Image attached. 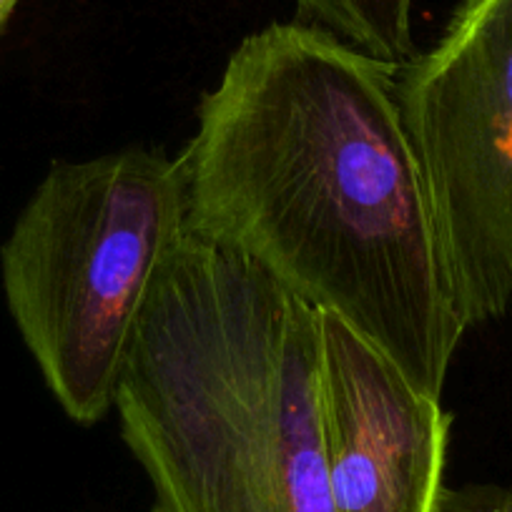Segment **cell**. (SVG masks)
<instances>
[{"label": "cell", "mask_w": 512, "mask_h": 512, "mask_svg": "<svg viewBox=\"0 0 512 512\" xmlns=\"http://www.w3.org/2000/svg\"><path fill=\"white\" fill-rule=\"evenodd\" d=\"M435 512H512V490L500 485L445 487Z\"/></svg>", "instance_id": "7"}, {"label": "cell", "mask_w": 512, "mask_h": 512, "mask_svg": "<svg viewBox=\"0 0 512 512\" xmlns=\"http://www.w3.org/2000/svg\"><path fill=\"white\" fill-rule=\"evenodd\" d=\"M189 231L179 156L123 149L56 161L0 249L11 317L76 425L116 402L156 277Z\"/></svg>", "instance_id": "3"}, {"label": "cell", "mask_w": 512, "mask_h": 512, "mask_svg": "<svg viewBox=\"0 0 512 512\" xmlns=\"http://www.w3.org/2000/svg\"><path fill=\"white\" fill-rule=\"evenodd\" d=\"M16 6H18V0H0V36H3V31H6V23L11 21Z\"/></svg>", "instance_id": "8"}, {"label": "cell", "mask_w": 512, "mask_h": 512, "mask_svg": "<svg viewBox=\"0 0 512 512\" xmlns=\"http://www.w3.org/2000/svg\"><path fill=\"white\" fill-rule=\"evenodd\" d=\"M319 405L334 512L437 510L452 415L332 312H319Z\"/></svg>", "instance_id": "5"}, {"label": "cell", "mask_w": 512, "mask_h": 512, "mask_svg": "<svg viewBox=\"0 0 512 512\" xmlns=\"http://www.w3.org/2000/svg\"><path fill=\"white\" fill-rule=\"evenodd\" d=\"M113 410L151 512H334L319 309L194 231L156 277Z\"/></svg>", "instance_id": "2"}, {"label": "cell", "mask_w": 512, "mask_h": 512, "mask_svg": "<svg viewBox=\"0 0 512 512\" xmlns=\"http://www.w3.org/2000/svg\"><path fill=\"white\" fill-rule=\"evenodd\" d=\"M299 21L319 26L349 46L397 66L417 56L412 36L415 0H292Z\"/></svg>", "instance_id": "6"}, {"label": "cell", "mask_w": 512, "mask_h": 512, "mask_svg": "<svg viewBox=\"0 0 512 512\" xmlns=\"http://www.w3.org/2000/svg\"><path fill=\"white\" fill-rule=\"evenodd\" d=\"M467 329L512 312V0H462L397 76Z\"/></svg>", "instance_id": "4"}, {"label": "cell", "mask_w": 512, "mask_h": 512, "mask_svg": "<svg viewBox=\"0 0 512 512\" xmlns=\"http://www.w3.org/2000/svg\"><path fill=\"white\" fill-rule=\"evenodd\" d=\"M397 63L309 23L251 33L179 154L189 231L342 317L440 400L467 332Z\"/></svg>", "instance_id": "1"}]
</instances>
